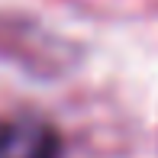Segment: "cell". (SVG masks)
<instances>
[{
    "label": "cell",
    "instance_id": "cell-1",
    "mask_svg": "<svg viewBox=\"0 0 158 158\" xmlns=\"http://www.w3.org/2000/svg\"><path fill=\"white\" fill-rule=\"evenodd\" d=\"M58 155V135L55 129L35 119L6 123L0 135V158H55Z\"/></svg>",
    "mask_w": 158,
    "mask_h": 158
},
{
    "label": "cell",
    "instance_id": "cell-2",
    "mask_svg": "<svg viewBox=\"0 0 158 158\" xmlns=\"http://www.w3.org/2000/svg\"><path fill=\"white\" fill-rule=\"evenodd\" d=\"M0 135H3V126H0Z\"/></svg>",
    "mask_w": 158,
    "mask_h": 158
}]
</instances>
